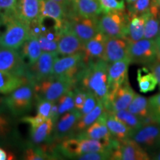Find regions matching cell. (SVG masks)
I'll list each match as a JSON object with an SVG mask.
<instances>
[{
    "label": "cell",
    "instance_id": "obj_1",
    "mask_svg": "<svg viewBox=\"0 0 160 160\" xmlns=\"http://www.w3.org/2000/svg\"><path fill=\"white\" fill-rule=\"evenodd\" d=\"M109 65L104 59L89 62L77 76V86L86 92L93 93L98 100L104 104L109 93L108 82Z\"/></svg>",
    "mask_w": 160,
    "mask_h": 160
},
{
    "label": "cell",
    "instance_id": "obj_2",
    "mask_svg": "<svg viewBox=\"0 0 160 160\" xmlns=\"http://www.w3.org/2000/svg\"><path fill=\"white\" fill-rule=\"evenodd\" d=\"M5 31L0 36V47L18 50L31 37L29 24L18 17L16 11L1 15Z\"/></svg>",
    "mask_w": 160,
    "mask_h": 160
},
{
    "label": "cell",
    "instance_id": "obj_3",
    "mask_svg": "<svg viewBox=\"0 0 160 160\" xmlns=\"http://www.w3.org/2000/svg\"><path fill=\"white\" fill-rule=\"evenodd\" d=\"M77 80L65 77L51 76L43 81L33 85L35 98H42L56 102L67 92L74 89Z\"/></svg>",
    "mask_w": 160,
    "mask_h": 160
},
{
    "label": "cell",
    "instance_id": "obj_4",
    "mask_svg": "<svg viewBox=\"0 0 160 160\" xmlns=\"http://www.w3.org/2000/svg\"><path fill=\"white\" fill-rule=\"evenodd\" d=\"M58 149L65 157L76 158L86 153L112 151V141L106 142L88 138L67 137L58 146Z\"/></svg>",
    "mask_w": 160,
    "mask_h": 160
},
{
    "label": "cell",
    "instance_id": "obj_5",
    "mask_svg": "<svg viewBox=\"0 0 160 160\" xmlns=\"http://www.w3.org/2000/svg\"><path fill=\"white\" fill-rule=\"evenodd\" d=\"M98 22L99 31L107 37H127L129 15L125 10L104 13L98 18Z\"/></svg>",
    "mask_w": 160,
    "mask_h": 160
},
{
    "label": "cell",
    "instance_id": "obj_6",
    "mask_svg": "<svg viewBox=\"0 0 160 160\" xmlns=\"http://www.w3.org/2000/svg\"><path fill=\"white\" fill-rule=\"evenodd\" d=\"M34 97L33 85L27 83L9 93L8 97L4 99V102L12 114L20 116L31 109Z\"/></svg>",
    "mask_w": 160,
    "mask_h": 160
},
{
    "label": "cell",
    "instance_id": "obj_7",
    "mask_svg": "<svg viewBox=\"0 0 160 160\" xmlns=\"http://www.w3.org/2000/svg\"><path fill=\"white\" fill-rule=\"evenodd\" d=\"M99 17H83L75 13L67 16L64 27L73 32L83 43L89 41L99 32Z\"/></svg>",
    "mask_w": 160,
    "mask_h": 160
},
{
    "label": "cell",
    "instance_id": "obj_8",
    "mask_svg": "<svg viewBox=\"0 0 160 160\" xmlns=\"http://www.w3.org/2000/svg\"><path fill=\"white\" fill-rule=\"evenodd\" d=\"M111 159L117 160H149L151 157L143 148L131 138L119 141L112 140Z\"/></svg>",
    "mask_w": 160,
    "mask_h": 160
},
{
    "label": "cell",
    "instance_id": "obj_9",
    "mask_svg": "<svg viewBox=\"0 0 160 160\" xmlns=\"http://www.w3.org/2000/svg\"><path fill=\"white\" fill-rule=\"evenodd\" d=\"M128 58L131 63L149 66L157 59V42L143 38L134 42H129Z\"/></svg>",
    "mask_w": 160,
    "mask_h": 160
},
{
    "label": "cell",
    "instance_id": "obj_10",
    "mask_svg": "<svg viewBox=\"0 0 160 160\" xmlns=\"http://www.w3.org/2000/svg\"><path fill=\"white\" fill-rule=\"evenodd\" d=\"M58 55L57 53L42 51L37 61L28 67L25 77L28 80V82L34 85L51 77L53 64Z\"/></svg>",
    "mask_w": 160,
    "mask_h": 160
},
{
    "label": "cell",
    "instance_id": "obj_11",
    "mask_svg": "<svg viewBox=\"0 0 160 160\" xmlns=\"http://www.w3.org/2000/svg\"><path fill=\"white\" fill-rule=\"evenodd\" d=\"M83 51L74 54L57 57L53 64L51 76L65 77L77 80V76L85 66Z\"/></svg>",
    "mask_w": 160,
    "mask_h": 160
},
{
    "label": "cell",
    "instance_id": "obj_12",
    "mask_svg": "<svg viewBox=\"0 0 160 160\" xmlns=\"http://www.w3.org/2000/svg\"><path fill=\"white\" fill-rule=\"evenodd\" d=\"M131 139L143 148L146 151L153 152L160 148V124L142 126L132 132Z\"/></svg>",
    "mask_w": 160,
    "mask_h": 160
},
{
    "label": "cell",
    "instance_id": "obj_13",
    "mask_svg": "<svg viewBox=\"0 0 160 160\" xmlns=\"http://www.w3.org/2000/svg\"><path fill=\"white\" fill-rule=\"evenodd\" d=\"M27 68L20 51L0 47V71L25 77Z\"/></svg>",
    "mask_w": 160,
    "mask_h": 160
},
{
    "label": "cell",
    "instance_id": "obj_14",
    "mask_svg": "<svg viewBox=\"0 0 160 160\" xmlns=\"http://www.w3.org/2000/svg\"><path fill=\"white\" fill-rule=\"evenodd\" d=\"M135 94L134 91L131 87L128 80L117 89L109 93L105 103V108L110 112L128 109Z\"/></svg>",
    "mask_w": 160,
    "mask_h": 160
},
{
    "label": "cell",
    "instance_id": "obj_15",
    "mask_svg": "<svg viewBox=\"0 0 160 160\" xmlns=\"http://www.w3.org/2000/svg\"><path fill=\"white\" fill-rule=\"evenodd\" d=\"M129 41L127 38L107 37L105 42V60L109 64L127 59Z\"/></svg>",
    "mask_w": 160,
    "mask_h": 160
},
{
    "label": "cell",
    "instance_id": "obj_16",
    "mask_svg": "<svg viewBox=\"0 0 160 160\" xmlns=\"http://www.w3.org/2000/svg\"><path fill=\"white\" fill-rule=\"evenodd\" d=\"M81 118L80 112L73 109L66 112L53 127V139H64L75 131L76 125Z\"/></svg>",
    "mask_w": 160,
    "mask_h": 160
},
{
    "label": "cell",
    "instance_id": "obj_17",
    "mask_svg": "<svg viewBox=\"0 0 160 160\" xmlns=\"http://www.w3.org/2000/svg\"><path fill=\"white\" fill-rule=\"evenodd\" d=\"M130 63L131 62L128 58H127V59L119 60V61L110 64L108 67V75L109 93L115 91L119 86L128 80V71Z\"/></svg>",
    "mask_w": 160,
    "mask_h": 160
},
{
    "label": "cell",
    "instance_id": "obj_18",
    "mask_svg": "<svg viewBox=\"0 0 160 160\" xmlns=\"http://www.w3.org/2000/svg\"><path fill=\"white\" fill-rule=\"evenodd\" d=\"M106 39L107 37L99 31L94 37L84 43L83 61L85 64L98 59L105 60Z\"/></svg>",
    "mask_w": 160,
    "mask_h": 160
},
{
    "label": "cell",
    "instance_id": "obj_19",
    "mask_svg": "<svg viewBox=\"0 0 160 160\" xmlns=\"http://www.w3.org/2000/svg\"><path fill=\"white\" fill-rule=\"evenodd\" d=\"M84 43L70 30L63 27L58 41V54L68 56L83 51Z\"/></svg>",
    "mask_w": 160,
    "mask_h": 160
},
{
    "label": "cell",
    "instance_id": "obj_20",
    "mask_svg": "<svg viewBox=\"0 0 160 160\" xmlns=\"http://www.w3.org/2000/svg\"><path fill=\"white\" fill-rule=\"evenodd\" d=\"M39 17L51 18L56 22L57 28L61 31L67 19V10L54 0H41Z\"/></svg>",
    "mask_w": 160,
    "mask_h": 160
},
{
    "label": "cell",
    "instance_id": "obj_21",
    "mask_svg": "<svg viewBox=\"0 0 160 160\" xmlns=\"http://www.w3.org/2000/svg\"><path fill=\"white\" fill-rule=\"evenodd\" d=\"M101 117L114 139L122 141L124 139L131 138L133 131L122 122L119 119L116 118L111 112L105 110Z\"/></svg>",
    "mask_w": 160,
    "mask_h": 160
},
{
    "label": "cell",
    "instance_id": "obj_22",
    "mask_svg": "<svg viewBox=\"0 0 160 160\" xmlns=\"http://www.w3.org/2000/svg\"><path fill=\"white\" fill-rule=\"evenodd\" d=\"M41 0H17L16 13L20 19L30 24L39 19Z\"/></svg>",
    "mask_w": 160,
    "mask_h": 160
},
{
    "label": "cell",
    "instance_id": "obj_23",
    "mask_svg": "<svg viewBox=\"0 0 160 160\" xmlns=\"http://www.w3.org/2000/svg\"><path fill=\"white\" fill-rule=\"evenodd\" d=\"M78 137L101 140L106 142H111L113 139L111 132L101 117L88 128L80 132Z\"/></svg>",
    "mask_w": 160,
    "mask_h": 160
},
{
    "label": "cell",
    "instance_id": "obj_24",
    "mask_svg": "<svg viewBox=\"0 0 160 160\" xmlns=\"http://www.w3.org/2000/svg\"><path fill=\"white\" fill-rule=\"evenodd\" d=\"M21 48L20 53L27 67L34 64L42 53L39 38L33 36H31Z\"/></svg>",
    "mask_w": 160,
    "mask_h": 160
},
{
    "label": "cell",
    "instance_id": "obj_25",
    "mask_svg": "<svg viewBox=\"0 0 160 160\" xmlns=\"http://www.w3.org/2000/svg\"><path fill=\"white\" fill-rule=\"evenodd\" d=\"M73 12L83 17H99L102 13L99 0H77Z\"/></svg>",
    "mask_w": 160,
    "mask_h": 160
},
{
    "label": "cell",
    "instance_id": "obj_26",
    "mask_svg": "<svg viewBox=\"0 0 160 160\" xmlns=\"http://www.w3.org/2000/svg\"><path fill=\"white\" fill-rule=\"evenodd\" d=\"M159 10L157 2L146 14L144 39L156 40L159 35Z\"/></svg>",
    "mask_w": 160,
    "mask_h": 160
},
{
    "label": "cell",
    "instance_id": "obj_27",
    "mask_svg": "<svg viewBox=\"0 0 160 160\" xmlns=\"http://www.w3.org/2000/svg\"><path fill=\"white\" fill-rule=\"evenodd\" d=\"M27 83H29L27 78L0 71V93L9 94Z\"/></svg>",
    "mask_w": 160,
    "mask_h": 160
},
{
    "label": "cell",
    "instance_id": "obj_28",
    "mask_svg": "<svg viewBox=\"0 0 160 160\" xmlns=\"http://www.w3.org/2000/svg\"><path fill=\"white\" fill-rule=\"evenodd\" d=\"M147 14V13H146ZM146 14L129 15L127 39L129 42H134L144 38Z\"/></svg>",
    "mask_w": 160,
    "mask_h": 160
},
{
    "label": "cell",
    "instance_id": "obj_29",
    "mask_svg": "<svg viewBox=\"0 0 160 160\" xmlns=\"http://www.w3.org/2000/svg\"><path fill=\"white\" fill-rule=\"evenodd\" d=\"M54 122L51 118L46 119L42 123L31 128V140L34 144H41L48 140L53 131Z\"/></svg>",
    "mask_w": 160,
    "mask_h": 160
},
{
    "label": "cell",
    "instance_id": "obj_30",
    "mask_svg": "<svg viewBox=\"0 0 160 160\" xmlns=\"http://www.w3.org/2000/svg\"><path fill=\"white\" fill-rule=\"evenodd\" d=\"M105 110L106 108L105 104L101 101L98 102L97 105H96L94 108L92 110L91 112H89L88 113L83 116V117H81V118L79 119L77 125H76L75 131L82 132L84 130L88 128L90 125L95 122L101 117Z\"/></svg>",
    "mask_w": 160,
    "mask_h": 160
},
{
    "label": "cell",
    "instance_id": "obj_31",
    "mask_svg": "<svg viewBox=\"0 0 160 160\" xmlns=\"http://www.w3.org/2000/svg\"><path fill=\"white\" fill-rule=\"evenodd\" d=\"M137 82L140 91L144 93L153 91L158 84L154 74L146 68L137 71Z\"/></svg>",
    "mask_w": 160,
    "mask_h": 160
},
{
    "label": "cell",
    "instance_id": "obj_32",
    "mask_svg": "<svg viewBox=\"0 0 160 160\" xmlns=\"http://www.w3.org/2000/svg\"><path fill=\"white\" fill-rule=\"evenodd\" d=\"M128 110L133 114L142 119L151 114L149 111L148 99L145 97L136 93Z\"/></svg>",
    "mask_w": 160,
    "mask_h": 160
},
{
    "label": "cell",
    "instance_id": "obj_33",
    "mask_svg": "<svg viewBox=\"0 0 160 160\" xmlns=\"http://www.w3.org/2000/svg\"><path fill=\"white\" fill-rule=\"evenodd\" d=\"M111 113L116 118L119 119L122 122H123L128 127L130 128L133 131L140 128L142 126L141 118L132 113L128 109L122 110V111H119L111 112Z\"/></svg>",
    "mask_w": 160,
    "mask_h": 160
},
{
    "label": "cell",
    "instance_id": "obj_34",
    "mask_svg": "<svg viewBox=\"0 0 160 160\" xmlns=\"http://www.w3.org/2000/svg\"><path fill=\"white\" fill-rule=\"evenodd\" d=\"M157 2V0H137L128 6V13L130 15L146 14Z\"/></svg>",
    "mask_w": 160,
    "mask_h": 160
},
{
    "label": "cell",
    "instance_id": "obj_35",
    "mask_svg": "<svg viewBox=\"0 0 160 160\" xmlns=\"http://www.w3.org/2000/svg\"><path fill=\"white\" fill-rule=\"evenodd\" d=\"M58 106H59V115L62 116L66 112L71 111L75 109L74 106V91H70L62 96L57 100Z\"/></svg>",
    "mask_w": 160,
    "mask_h": 160
},
{
    "label": "cell",
    "instance_id": "obj_36",
    "mask_svg": "<svg viewBox=\"0 0 160 160\" xmlns=\"http://www.w3.org/2000/svg\"><path fill=\"white\" fill-rule=\"evenodd\" d=\"M125 0H99L102 13L113 11L125 10Z\"/></svg>",
    "mask_w": 160,
    "mask_h": 160
},
{
    "label": "cell",
    "instance_id": "obj_37",
    "mask_svg": "<svg viewBox=\"0 0 160 160\" xmlns=\"http://www.w3.org/2000/svg\"><path fill=\"white\" fill-rule=\"evenodd\" d=\"M37 100V115L41 116L45 119H49L51 116L52 105L53 102L49 101L42 98H36Z\"/></svg>",
    "mask_w": 160,
    "mask_h": 160
},
{
    "label": "cell",
    "instance_id": "obj_38",
    "mask_svg": "<svg viewBox=\"0 0 160 160\" xmlns=\"http://www.w3.org/2000/svg\"><path fill=\"white\" fill-rule=\"evenodd\" d=\"M148 106L151 115L157 123L160 124V93L150 98Z\"/></svg>",
    "mask_w": 160,
    "mask_h": 160
},
{
    "label": "cell",
    "instance_id": "obj_39",
    "mask_svg": "<svg viewBox=\"0 0 160 160\" xmlns=\"http://www.w3.org/2000/svg\"><path fill=\"white\" fill-rule=\"evenodd\" d=\"M111 151H105L83 153V154L78 156L75 159L80 160H106L111 159Z\"/></svg>",
    "mask_w": 160,
    "mask_h": 160
},
{
    "label": "cell",
    "instance_id": "obj_40",
    "mask_svg": "<svg viewBox=\"0 0 160 160\" xmlns=\"http://www.w3.org/2000/svg\"><path fill=\"white\" fill-rule=\"evenodd\" d=\"M98 102H99V100L93 93L88 92L82 108L79 111L81 117H83V116L88 113L89 112H91L97 105Z\"/></svg>",
    "mask_w": 160,
    "mask_h": 160
},
{
    "label": "cell",
    "instance_id": "obj_41",
    "mask_svg": "<svg viewBox=\"0 0 160 160\" xmlns=\"http://www.w3.org/2000/svg\"><path fill=\"white\" fill-rule=\"evenodd\" d=\"M38 38H39L40 46L43 52L58 53V42L51 41L42 34L40 35Z\"/></svg>",
    "mask_w": 160,
    "mask_h": 160
},
{
    "label": "cell",
    "instance_id": "obj_42",
    "mask_svg": "<svg viewBox=\"0 0 160 160\" xmlns=\"http://www.w3.org/2000/svg\"><path fill=\"white\" fill-rule=\"evenodd\" d=\"M87 93L88 92H86L85 90L76 86L74 88V106L76 110L80 111L82 108Z\"/></svg>",
    "mask_w": 160,
    "mask_h": 160
},
{
    "label": "cell",
    "instance_id": "obj_43",
    "mask_svg": "<svg viewBox=\"0 0 160 160\" xmlns=\"http://www.w3.org/2000/svg\"><path fill=\"white\" fill-rule=\"evenodd\" d=\"M47 157L44 154L40 148L27 149L24 153V159L28 160H44Z\"/></svg>",
    "mask_w": 160,
    "mask_h": 160
},
{
    "label": "cell",
    "instance_id": "obj_44",
    "mask_svg": "<svg viewBox=\"0 0 160 160\" xmlns=\"http://www.w3.org/2000/svg\"><path fill=\"white\" fill-rule=\"evenodd\" d=\"M11 122L7 116L0 113V138H5L11 132Z\"/></svg>",
    "mask_w": 160,
    "mask_h": 160
},
{
    "label": "cell",
    "instance_id": "obj_45",
    "mask_svg": "<svg viewBox=\"0 0 160 160\" xmlns=\"http://www.w3.org/2000/svg\"><path fill=\"white\" fill-rule=\"evenodd\" d=\"M17 0H0V14L16 11Z\"/></svg>",
    "mask_w": 160,
    "mask_h": 160
},
{
    "label": "cell",
    "instance_id": "obj_46",
    "mask_svg": "<svg viewBox=\"0 0 160 160\" xmlns=\"http://www.w3.org/2000/svg\"><path fill=\"white\" fill-rule=\"evenodd\" d=\"M45 119V118L37 114L35 117H24L21 119V121L29 124L31 126V128H33L37 127L41 123H42Z\"/></svg>",
    "mask_w": 160,
    "mask_h": 160
},
{
    "label": "cell",
    "instance_id": "obj_47",
    "mask_svg": "<svg viewBox=\"0 0 160 160\" xmlns=\"http://www.w3.org/2000/svg\"><path fill=\"white\" fill-rule=\"evenodd\" d=\"M150 71L154 74V76L157 78L158 85H159V90H160V59H157L153 62L151 65L148 66Z\"/></svg>",
    "mask_w": 160,
    "mask_h": 160
},
{
    "label": "cell",
    "instance_id": "obj_48",
    "mask_svg": "<svg viewBox=\"0 0 160 160\" xmlns=\"http://www.w3.org/2000/svg\"><path fill=\"white\" fill-rule=\"evenodd\" d=\"M29 28H30L31 36L39 37V36L42 34L41 27H40V23H39V19L35 20V21H33L32 22L30 23Z\"/></svg>",
    "mask_w": 160,
    "mask_h": 160
},
{
    "label": "cell",
    "instance_id": "obj_49",
    "mask_svg": "<svg viewBox=\"0 0 160 160\" xmlns=\"http://www.w3.org/2000/svg\"><path fill=\"white\" fill-rule=\"evenodd\" d=\"M57 101L53 102V105H52V108L51 112V116L50 118L53 120V122L54 124L57 122L58 119L59 118V106H58V103H57Z\"/></svg>",
    "mask_w": 160,
    "mask_h": 160
},
{
    "label": "cell",
    "instance_id": "obj_50",
    "mask_svg": "<svg viewBox=\"0 0 160 160\" xmlns=\"http://www.w3.org/2000/svg\"><path fill=\"white\" fill-rule=\"evenodd\" d=\"M14 159V155L10 151L0 148V160H11Z\"/></svg>",
    "mask_w": 160,
    "mask_h": 160
},
{
    "label": "cell",
    "instance_id": "obj_51",
    "mask_svg": "<svg viewBox=\"0 0 160 160\" xmlns=\"http://www.w3.org/2000/svg\"><path fill=\"white\" fill-rule=\"evenodd\" d=\"M54 1L57 2L61 4L62 5H63L65 8V9L67 10V13L72 8V6H73L70 0H54Z\"/></svg>",
    "mask_w": 160,
    "mask_h": 160
},
{
    "label": "cell",
    "instance_id": "obj_52",
    "mask_svg": "<svg viewBox=\"0 0 160 160\" xmlns=\"http://www.w3.org/2000/svg\"><path fill=\"white\" fill-rule=\"evenodd\" d=\"M152 159H157V160H160V148L156 150L153 152H152L151 153V156H150Z\"/></svg>",
    "mask_w": 160,
    "mask_h": 160
},
{
    "label": "cell",
    "instance_id": "obj_53",
    "mask_svg": "<svg viewBox=\"0 0 160 160\" xmlns=\"http://www.w3.org/2000/svg\"><path fill=\"white\" fill-rule=\"evenodd\" d=\"M157 42V59H160V39L156 40Z\"/></svg>",
    "mask_w": 160,
    "mask_h": 160
},
{
    "label": "cell",
    "instance_id": "obj_54",
    "mask_svg": "<svg viewBox=\"0 0 160 160\" xmlns=\"http://www.w3.org/2000/svg\"><path fill=\"white\" fill-rule=\"evenodd\" d=\"M136 1H137V0H125V2L128 3V5H130V4L133 3Z\"/></svg>",
    "mask_w": 160,
    "mask_h": 160
},
{
    "label": "cell",
    "instance_id": "obj_55",
    "mask_svg": "<svg viewBox=\"0 0 160 160\" xmlns=\"http://www.w3.org/2000/svg\"><path fill=\"white\" fill-rule=\"evenodd\" d=\"M160 39V14H159V35H158V37L157 39ZM156 39V40H157Z\"/></svg>",
    "mask_w": 160,
    "mask_h": 160
},
{
    "label": "cell",
    "instance_id": "obj_56",
    "mask_svg": "<svg viewBox=\"0 0 160 160\" xmlns=\"http://www.w3.org/2000/svg\"><path fill=\"white\" fill-rule=\"evenodd\" d=\"M157 5H158V7H159V14H160V0H157Z\"/></svg>",
    "mask_w": 160,
    "mask_h": 160
},
{
    "label": "cell",
    "instance_id": "obj_57",
    "mask_svg": "<svg viewBox=\"0 0 160 160\" xmlns=\"http://www.w3.org/2000/svg\"><path fill=\"white\" fill-rule=\"evenodd\" d=\"M3 102H4V99H3V98L0 97V106L2 105V104Z\"/></svg>",
    "mask_w": 160,
    "mask_h": 160
},
{
    "label": "cell",
    "instance_id": "obj_58",
    "mask_svg": "<svg viewBox=\"0 0 160 160\" xmlns=\"http://www.w3.org/2000/svg\"><path fill=\"white\" fill-rule=\"evenodd\" d=\"M2 25H3V24H2V19H0V28H1V26ZM1 34H2V33H1V31H0V36H1Z\"/></svg>",
    "mask_w": 160,
    "mask_h": 160
},
{
    "label": "cell",
    "instance_id": "obj_59",
    "mask_svg": "<svg viewBox=\"0 0 160 160\" xmlns=\"http://www.w3.org/2000/svg\"><path fill=\"white\" fill-rule=\"evenodd\" d=\"M0 19H1V14H0Z\"/></svg>",
    "mask_w": 160,
    "mask_h": 160
}]
</instances>
